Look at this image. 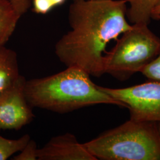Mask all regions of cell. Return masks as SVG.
Instances as JSON below:
<instances>
[{"mask_svg": "<svg viewBox=\"0 0 160 160\" xmlns=\"http://www.w3.org/2000/svg\"><path fill=\"white\" fill-rule=\"evenodd\" d=\"M37 144L34 140L30 139L25 147L20 151V153L15 156L13 160H38Z\"/></svg>", "mask_w": 160, "mask_h": 160, "instance_id": "cell-14", "label": "cell"}, {"mask_svg": "<svg viewBox=\"0 0 160 160\" xmlns=\"http://www.w3.org/2000/svg\"><path fill=\"white\" fill-rule=\"evenodd\" d=\"M141 72L149 80L160 81V53L145 66Z\"/></svg>", "mask_w": 160, "mask_h": 160, "instance_id": "cell-13", "label": "cell"}, {"mask_svg": "<svg viewBox=\"0 0 160 160\" xmlns=\"http://www.w3.org/2000/svg\"><path fill=\"white\" fill-rule=\"evenodd\" d=\"M158 20H160V16L159 17V18H158Z\"/></svg>", "mask_w": 160, "mask_h": 160, "instance_id": "cell-19", "label": "cell"}, {"mask_svg": "<svg viewBox=\"0 0 160 160\" xmlns=\"http://www.w3.org/2000/svg\"><path fill=\"white\" fill-rule=\"evenodd\" d=\"M144 24L132 28L116 39L104 57L105 74L125 81L142 69L160 53V39Z\"/></svg>", "mask_w": 160, "mask_h": 160, "instance_id": "cell-4", "label": "cell"}, {"mask_svg": "<svg viewBox=\"0 0 160 160\" xmlns=\"http://www.w3.org/2000/svg\"><path fill=\"white\" fill-rule=\"evenodd\" d=\"M26 82L20 74L0 93V129L18 131L33 120V108L25 94Z\"/></svg>", "mask_w": 160, "mask_h": 160, "instance_id": "cell-6", "label": "cell"}, {"mask_svg": "<svg viewBox=\"0 0 160 160\" xmlns=\"http://www.w3.org/2000/svg\"><path fill=\"white\" fill-rule=\"evenodd\" d=\"M21 17L9 0H0V49L6 46Z\"/></svg>", "mask_w": 160, "mask_h": 160, "instance_id": "cell-9", "label": "cell"}, {"mask_svg": "<svg viewBox=\"0 0 160 160\" xmlns=\"http://www.w3.org/2000/svg\"><path fill=\"white\" fill-rule=\"evenodd\" d=\"M160 16V1L156 5L151 12V18L158 20Z\"/></svg>", "mask_w": 160, "mask_h": 160, "instance_id": "cell-16", "label": "cell"}, {"mask_svg": "<svg viewBox=\"0 0 160 160\" xmlns=\"http://www.w3.org/2000/svg\"><path fill=\"white\" fill-rule=\"evenodd\" d=\"M66 0H32L33 11L39 14H46L52 10L61 6Z\"/></svg>", "mask_w": 160, "mask_h": 160, "instance_id": "cell-12", "label": "cell"}, {"mask_svg": "<svg viewBox=\"0 0 160 160\" xmlns=\"http://www.w3.org/2000/svg\"><path fill=\"white\" fill-rule=\"evenodd\" d=\"M129 4L127 17L132 24L148 25L151 12L160 0H125Z\"/></svg>", "mask_w": 160, "mask_h": 160, "instance_id": "cell-10", "label": "cell"}, {"mask_svg": "<svg viewBox=\"0 0 160 160\" xmlns=\"http://www.w3.org/2000/svg\"><path fill=\"white\" fill-rule=\"evenodd\" d=\"M30 139L29 134H25L17 139H10L0 135V160H7L12 155L21 151Z\"/></svg>", "mask_w": 160, "mask_h": 160, "instance_id": "cell-11", "label": "cell"}, {"mask_svg": "<svg viewBox=\"0 0 160 160\" xmlns=\"http://www.w3.org/2000/svg\"><path fill=\"white\" fill-rule=\"evenodd\" d=\"M16 52L4 46L0 49V93L19 76Z\"/></svg>", "mask_w": 160, "mask_h": 160, "instance_id": "cell-8", "label": "cell"}, {"mask_svg": "<svg viewBox=\"0 0 160 160\" xmlns=\"http://www.w3.org/2000/svg\"><path fill=\"white\" fill-rule=\"evenodd\" d=\"M38 160H97L74 134L65 133L51 139L38 150Z\"/></svg>", "mask_w": 160, "mask_h": 160, "instance_id": "cell-7", "label": "cell"}, {"mask_svg": "<svg viewBox=\"0 0 160 160\" xmlns=\"http://www.w3.org/2000/svg\"><path fill=\"white\" fill-rule=\"evenodd\" d=\"M98 87L129 109L132 120L160 123V81L150 80L123 88Z\"/></svg>", "mask_w": 160, "mask_h": 160, "instance_id": "cell-5", "label": "cell"}, {"mask_svg": "<svg viewBox=\"0 0 160 160\" xmlns=\"http://www.w3.org/2000/svg\"><path fill=\"white\" fill-rule=\"evenodd\" d=\"M125 0H78L69 6L71 29L55 46L58 59L66 67H77L90 76L104 72L106 48L132 28L126 20Z\"/></svg>", "mask_w": 160, "mask_h": 160, "instance_id": "cell-1", "label": "cell"}, {"mask_svg": "<svg viewBox=\"0 0 160 160\" xmlns=\"http://www.w3.org/2000/svg\"><path fill=\"white\" fill-rule=\"evenodd\" d=\"M97 160H160L158 123L130 120L84 143Z\"/></svg>", "mask_w": 160, "mask_h": 160, "instance_id": "cell-3", "label": "cell"}, {"mask_svg": "<svg viewBox=\"0 0 160 160\" xmlns=\"http://www.w3.org/2000/svg\"><path fill=\"white\" fill-rule=\"evenodd\" d=\"M14 7L18 13L22 16L28 10L30 6V0H9Z\"/></svg>", "mask_w": 160, "mask_h": 160, "instance_id": "cell-15", "label": "cell"}, {"mask_svg": "<svg viewBox=\"0 0 160 160\" xmlns=\"http://www.w3.org/2000/svg\"><path fill=\"white\" fill-rule=\"evenodd\" d=\"M73 1H78V0H72Z\"/></svg>", "mask_w": 160, "mask_h": 160, "instance_id": "cell-18", "label": "cell"}, {"mask_svg": "<svg viewBox=\"0 0 160 160\" xmlns=\"http://www.w3.org/2000/svg\"><path fill=\"white\" fill-rule=\"evenodd\" d=\"M25 94L33 108L66 113L97 104H123L92 82L90 75L77 67L42 78L26 80Z\"/></svg>", "mask_w": 160, "mask_h": 160, "instance_id": "cell-2", "label": "cell"}, {"mask_svg": "<svg viewBox=\"0 0 160 160\" xmlns=\"http://www.w3.org/2000/svg\"><path fill=\"white\" fill-rule=\"evenodd\" d=\"M158 126H159V130H160V123H159V124H158Z\"/></svg>", "mask_w": 160, "mask_h": 160, "instance_id": "cell-17", "label": "cell"}]
</instances>
